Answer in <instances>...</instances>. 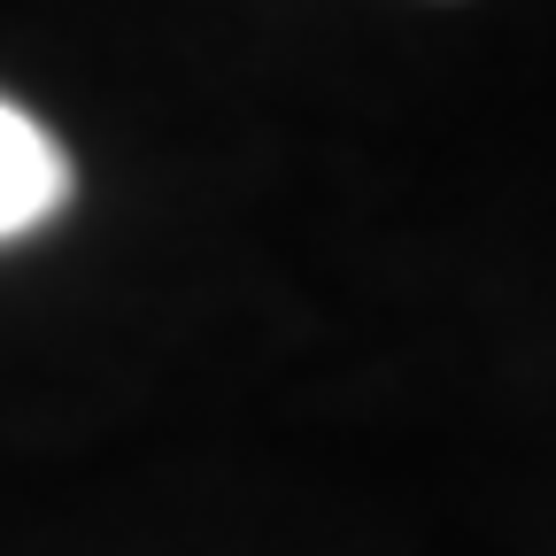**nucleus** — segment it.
<instances>
[{"label": "nucleus", "instance_id": "nucleus-1", "mask_svg": "<svg viewBox=\"0 0 556 556\" xmlns=\"http://www.w3.org/2000/svg\"><path fill=\"white\" fill-rule=\"evenodd\" d=\"M62 201H70V155L54 148L47 124H31L16 101H0V240L39 232Z\"/></svg>", "mask_w": 556, "mask_h": 556}]
</instances>
